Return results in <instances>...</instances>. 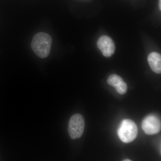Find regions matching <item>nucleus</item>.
<instances>
[{"mask_svg": "<svg viewBox=\"0 0 161 161\" xmlns=\"http://www.w3.org/2000/svg\"><path fill=\"white\" fill-rule=\"evenodd\" d=\"M52 40L46 33L40 32L35 35L31 43L32 49L38 57L45 58L50 53Z\"/></svg>", "mask_w": 161, "mask_h": 161, "instance_id": "f257e3e1", "label": "nucleus"}, {"mask_svg": "<svg viewBox=\"0 0 161 161\" xmlns=\"http://www.w3.org/2000/svg\"><path fill=\"white\" fill-rule=\"evenodd\" d=\"M117 133L123 142L129 143L136 138L138 129L134 121L130 119H125L121 122Z\"/></svg>", "mask_w": 161, "mask_h": 161, "instance_id": "f03ea898", "label": "nucleus"}, {"mask_svg": "<svg viewBox=\"0 0 161 161\" xmlns=\"http://www.w3.org/2000/svg\"><path fill=\"white\" fill-rule=\"evenodd\" d=\"M84 127V119L82 115L76 114L72 116L68 124L69 134L71 138L75 140L81 137Z\"/></svg>", "mask_w": 161, "mask_h": 161, "instance_id": "7ed1b4c3", "label": "nucleus"}, {"mask_svg": "<svg viewBox=\"0 0 161 161\" xmlns=\"http://www.w3.org/2000/svg\"><path fill=\"white\" fill-rule=\"evenodd\" d=\"M142 129L147 135H154L161 131V121L156 115H150L142 122Z\"/></svg>", "mask_w": 161, "mask_h": 161, "instance_id": "20e7f679", "label": "nucleus"}, {"mask_svg": "<svg viewBox=\"0 0 161 161\" xmlns=\"http://www.w3.org/2000/svg\"><path fill=\"white\" fill-rule=\"evenodd\" d=\"M97 46L104 57H110L115 51V43L113 40L108 36H103L98 39Z\"/></svg>", "mask_w": 161, "mask_h": 161, "instance_id": "39448f33", "label": "nucleus"}, {"mask_svg": "<svg viewBox=\"0 0 161 161\" xmlns=\"http://www.w3.org/2000/svg\"><path fill=\"white\" fill-rule=\"evenodd\" d=\"M108 83L109 85L115 88L119 94L124 95L126 93L127 86L120 76L116 75H110L108 78Z\"/></svg>", "mask_w": 161, "mask_h": 161, "instance_id": "423d86ee", "label": "nucleus"}, {"mask_svg": "<svg viewBox=\"0 0 161 161\" xmlns=\"http://www.w3.org/2000/svg\"><path fill=\"white\" fill-rule=\"evenodd\" d=\"M148 61L151 69L157 74L161 72V56L160 54L153 52L148 56Z\"/></svg>", "mask_w": 161, "mask_h": 161, "instance_id": "0eeeda50", "label": "nucleus"}, {"mask_svg": "<svg viewBox=\"0 0 161 161\" xmlns=\"http://www.w3.org/2000/svg\"><path fill=\"white\" fill-rule=\"evenodd\" d=\"M161 0L159 1V7L160 10H161Z\"/></svg>", "mask_w": 161, "mask_h": 161, "instance_id": "6e6552de", "label": "nucleus"}, {"mask_svg": "<svg viewBox=\"0 0 161 161\" xmlns=\"http://www.w3.org/2000/svg\"><path fill=\"white\" fill-rule=\"evenodd\" d=\"M123 161H130L131 160L128 159H127L123 160Z\"/></svg>", "mask_w": 161, "mask_h": 161, "instance_id": "1a4fd4ad", "label": "nucleus"}]
</instances>
